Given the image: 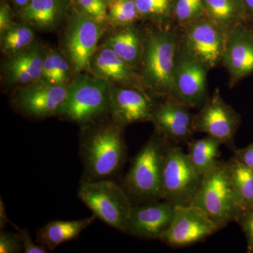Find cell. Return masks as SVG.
I'll list each match as a JSON object with an SVG mask.
<instances>
[{"label": "cell", "mask_w": 253, "mask_h": 253, "mask_svg": "<svg viewBox=\"0 0 253 253\" xmlns=\"http://www.w3.org/2000/svg\"><path fill=\"white\" fill-rule=\"evenodd\" d=\"M122 127L114 121L82 134L79 142L84 167L82 180L111 179L119 172L126 156Z\"/></svg>", "instance_id": "cell-1"}, {"label": "cell", "mask_w": 253, "mask_h": 253, "mask_svg": "<svg viewBox=\"0 0 253 253\" xmlns=\"http://www.w3.org/2000/svg\"><path fill=\"white\" fill-rule=\"evenodd\" d=\"M168 143L156 131L136 155L124 180L129 197L151 201L163 199V168Z\"/></svg>", "instance_id": "cell-2"}, {"label": "cell", "mask_w": 253, "mask_h": 253, "mask_svg": "<svg viewBox=\"0 0 253 253\" xmlns=\"http://www.w3.org/2000/svg\"><path fill=\"white\" fill-rule=\"evenodd\" d=\"M192 204L204 211L220 229L236 221L244 209L233 188L228 161H218L204 174Z\"/></svg>", "instance_id": "cell-3"}, {"label": "cell", "mask_w": 253, "mask_h": 253, "mask_svg": "<svg viewBox=\"0 0 253 253\" xmlns=\"http://www.w3.org/2000/svg\"><path fill=\"white\" fill-rule=\"evenodd\" d=\"M78 196L96 217L126 234L133 206L126 189L111 179L82 180Z\"/></svg>", "instance_id": "cell-4"}, {"label": "cell", "mask_w": 253, "mask_h": 253, "mask_svg": "<svg viewBox=\"0 0 253 253\" xmlns=\"http://www.w3.org/2000/svg\"><path fill=\"white\" fill-rule=\"evenodd\" d=\"M111 89L106 80L82 76L68 86L58 115L80 124L93 122L110 111Z\"/></svg>", "instance_id": "cell-5"}, {"label": "cell", "mask_w": 253, "mask_h": 253, "mask_svg": "<svg viewBox=\"0 0 253 253\" xmlns=\"http://www.w3.org/2000/svg\"><path fill=\"white\" fill-rule=\"evenodd\" d=\"M204 176L180 147L169 141L163 168V199L174 206L194 202Z\"/></svg>", "instance_id": "cell-6"}, {"label": "cell", "mask_w": 253, "mask_h": 253, "mask_svg": "<svg viewBox=\"0 0 253 253\" xmlns=\"http://www.w3.org/2000/svg\"><path fill=\"white\" fill-rule=\"evenodd\" d=\"M176 42L172 35L158 33L149 38L144 55V74L147 84L158 92L174 90Z\"/></svg>", "instance_id": "cell-7"}, {"label": "cell", "mask_w": 253, "mask_h": 253, "mask_svg": "<svg viewBox=\"0 0 253 253\" xmlns=\"http://www.w3.org/2000/svg\"><path fill=\"white\" fill-rule=\"evenodd\" d=\"M219 229L217 224L197 206H176L172 223L160 240L172 247H185L204 241Z\"/></svg>", "instance_id": "cell-8"}, {"label": "cell", "mask_w": 253, "mask_h": 253, "mask_svg": "<svg viewBox=\"0 0 253 253\" xmlns=\"http://www.w3.org/2000/svg\"><path fill=\"white\" fill-rule=\"evenodd\" d=\"M241 116L229 106L217 89L195 116V132L206 133L221 144L233 147Z\"/></svg>", "instance_id": "cell-9"}, {"label": "cell", "mask_w": 253, "mask_h": 253, "mask_svg": "<svg viewBox=\"0 0 253 253\" xmlns=\"http://www.w3.org/2000/svg\"><path fill=\"white\" fill-rule=\"evenodd\" d=\"M68 89L66 84L36 82L18 91L15 104L21 112L32 118L58 115L67 96Z\"/></svg>", "instance_id": "cell-10"}, {"label": "cell", "mask_w": 253, "mask_h": 253, "mask_svg": "<svg viewBox=\"0 0 253 253\" xmlns=\"http://www.w3.org/2000/svg\"><path fill=\"white\" fill-rule=\"evenodd\" d=\"M226 36V32L211 19L193 23L186 32L189 54L206 68L214 67L222 59Z\"/></svg>", "instance_id": "cell-11"}, {"label": "cell", "mask_w": 253, "mask_h": 253, "mask_svg": "<svg viewBox=\"0 0 253 253\" xmlns=\"http://www.w3.org/2000/svg\"><path fill=\"white\" fill-rule=\"evenodd\" d=\"M100 25L83 13L76 14L71 20L66 37V46L76 71L89 68L101 36Z\"/></svg>", "instance_id": "cell-12"}, {"label": "cell", "mask_w": 253, "mask_h": 253, "mask_svg": "<svg viewBox=\"0 0 253 253\" xmlns=\"http://www.w3.org/2000/svg\"><path fill=\"white\" fill-rule=\"evenodd\" d=\"M175 206L168 201L133 206L126 234L142 239L160 240L171 223Z\"/></svg>", "instance_id": "cell-13"}, {"label": "cell", "mask_w": 253, "mask_h": 253, "mask_svg": "<svg viewBox=\"0 0 253 253\" xmlns=\"http://www.w3.org/2000/svg\"><path fill=\"white\" fill-rule=\"evenodd\" d=\"M222 59L232 84L253 74V26L244 23L229 32Z\"/></svg>", "instance_id": "cell-14"}, {"label": "cell", "mask_w": 253, "mask_h": 253, "mask_svg": "<svg viewBox=\"0 0 253 253\" xmlns=\"http://www.w3.org/2000/svg\"><path fill=\"white\" fill-rule=\"evenodd\" d=\"M173 96L154 110L151 121L156 131L172 144L186 142L195 132V117Z\"/></svg>", "instance_id": "cell-15"}, {"label": "cell", "mask_w": 253, "mask_h": 253, "mask_svg": "<svg viewBox=\"0 0 253 253\" xmlns=\"http://www.w3.org/2000/svg\"><path fill=\"white\" fill-rule=\"evenodd\" d=\"M206 67L191 55L176 62L172 96L187 107H196L206 96Z\"/></svg>", "instance_id": "cell-16"}, {"label": "cell", "mask_w": 253, "mask_h": 253, "mask_svg": "<svg viewBox=\"0 0 253 253\" xmlns=\"http://www.w3.org/2000/svg\"><path fill=\"white\" fill-rule=\"evenodd\" d=\"M154 110L151 100L141 91L129 88L111 89L110 111L120 126L151 121Z\"/></svg>", "instance_id": "cell-17"}, {"label": "cell", "mask_w": 253, "mask_h": 253, "mask_svg": "<svg viewBox=\"0 0 253 253\" xmlns=\"http://www.w3.org/2000/svg\"><path fill=\"white\" fill-rule=\"evenodd\" d=\"M44 55L39 47H32L15 54L5 65V73L12 84H29L41 79Z\"/></svg>", "instance_id": "cell-18"}, {"label": "cell", "mask_w": 253, "mask_h": 253, "mask_svg": "<svg viewBox=\"0 0 253 253\" xmlns=\"http://www.w3.org/2000/svg\"><path fill=\"white\" fill-rule=\"evenodd\" d=\"M96 216L78 220H54L41 228L37 232V241L48 251H54L58 246L74 241L94 222Z\"/></svg>", "instance_id": "cell-19"}, {"label": "cell", "mask_w": 253, "mask_h": 253, "mask_svg": "<svg viewBox=\"0 0 253 253\" xmlns=\"http://www.w3.org/2000/svg\"><path fill=\"white\" fill-rule=\"evenodd\" d=\"M89 67L96 77L107 81L128 83L134 75L131 66L107 46L94 52Z\"/></svg>", "instance_id": "cell-20"}, {"label": "cell", "mask_w": 253, "mask_h": 253, "mask_svg": "<svg viewBox=\"0 0 253 253\" xmlns=\"http://www.w3.org/2000/svg\"><path fill=\"white\" fill-rule=\"evenodd\" d=\"M204 2L211 19L226 33L246 22L242 0H204Z\"/></svg>", "instance_id": "cell-21"}, {"label": "cell", "mask_w": 253, "mask_h": 253, "mask_svg": "<svg viewBox=\"0 0 253 253\" xmlns=\"http://www.w3.org/2000/svg\"><path fill=\"white\" fill-rule=\"evenodd\" d=\"M221 144L218 139L209 135L189 143L188 156L196 170L203 176L217 162Z\"/></svg>", "instance_id": "cell-22"}, {"label": "cell", "mask_w": 253, "mask_h": 253, "mask_svg": "<svg viewBox=\"0 0 253 253\" xmlns=\"http://www.w3.org/2000/svg\"><path fill=\"white\" fill-rule=\"evenodd\" d=\"M63 0H31L21 11V17L41 28L55 24L62 12Z\"/></svg>", "instance_id": "cell-23"}, {"label": "cell", "mask_w": 253, "mask_h": 253, "mask_svg": "<svg viewBox=\"0 0 253 253\" xmlns=\"http://www.w3.org/2000/svg\"><path fill=\"white\" fill-rule=\"evenodd\" d=\"M231 182L243 209L253 208V169L233 156L228 161Z\"/></svg>", "instance_id": "cell-24"}, {"label": "cell", "mask_w": 253, "mask_h": 253, "mask_svg": "<svg viewBox=\"0 0 253 253\" xmlns=\"http://www.w3.org/2000/svg\"><path fill=\"white\" fill-rule=\"evenodd\" d=\"M106 46L113 49L126 63L132 67L141 52L139 35L131 28H126L109 38Z\"/></svg>", "instance_id": "cell-25"}, {"label": "cell", "mask_w": 253, "mask_h": 253, "mask_svg": "<svg viewBox=\"0 0 253 253\" xmlns=\"http://www.w3.org/2000/svg\"><path fill=\"white\" fill-rule=\"evenodd\" d=\"M34 40V33L27 26H13L1 36L2 49L8 54H16L24 51Z\"/></svg>", "instance_id": "cell-26"}, {"label": "cell", "mask_w": 253, "mask_h": 253, "mask_svg": "<svg viewBox=\"0 0 253 253\" xmlns=\"http://www.w3.org/2000/svg\"><path fill=\"white\" fill-rule=\"evenodd\" d=\"M68 72V63L61 54L51 51L46 55L42 73V81L51 84H65Z\"/></svg>", "instance_id": "cell-27"}, {"label": "cell", "mask_w": 253, "mask_h": 253, "mask_svg": "<svg viewBox=\"0 0 253 253\" xmlns=\"http://www.w3.org/2000/svg\"><path fill=\"white\" fill-rule=\"evenodd\" d=\"M139 14L134 0H113L109 6V18L116 26L134 22Z\"/></svg>", "instance_id": "cell-28"}, {"label": "cell", "mask_w": 253, "mask_h": 253, "mask_svg": "<svg viewBox=\"0 0 253 253\" xmlns=\"http://www.w3.org/2000/svg\"><path fill=\"white\" fill-rule=\"evenodd\" d=\"M204 9V0H176L174 13L179 21L186 22L199 17Z\"/></svg>", "instance_id": "cell-29"}, {"label": "cell", "mask_w": 253, "mask_h": 253, "mask_svg": "<svg viewBox=\"0 0 253 253\" xmlns=\"http://www.w3.org/2000/svg\"><path fill=\"white\" fill-rule=\"evenodd\" d=\"M83 14L102 24L109 18L107 0H78Z\"/></svg>", "instance_id": "cell-30"}, {"label": "cell", "mask_w": 253, "mask_h": 253, "mask_svg": "<svg viewBox=\"0 0 253 253\" xmlns=\"http://www.w3.org/2000/svg\"><path fill=\"white\" fill-rule=\"evenodd\" d=\"M139 14L144 16H163L168 14L171 0H134Z\"/></svg>", "instance_id": "cell-31"}, {"label": "cell", "mask_w": 253, "mask_h": 253, "mask_svg": "<svg viewBox=\"0 0 253 253\" xmlns=\"http://www.w3.org/2000/svg\"><path fill=\"white\" fill-rule=\"evenodd\" d=\"M247 243V252L253 253V208L245 209L236 219Z\"/></svg>", "instance_id": "cell-32"}, {"label": "cell", "mask_w": 253, "mask_h": 253, "mask_svg": "<svg viewBox=\"0 0 253 253\" xmlns=\"http://www.w3.org/2000/svg\"><path fill=\"white\" fill-rule=\"evenodd\" d=\"M23 247L18 232L1 231L0 233V253H19L23 252Z\"/></svg>", "instance_id": "cell-33"}, {"label": "cell", "mask_w": 253, "mask_h": 253, "mask_svg": "<svg viewBox=\"0 0 253 253\" xmlns=\"http://www.w3.org/2000/svg\"><path fill=\"white\" fill-rule=\"evenodd\" d=\"M16 226V229L18 231L21 237L23 247V252L25 253H46L48 250L42 245H38L32 240L29 232L27 229H20Z\"/></svg>", "instance_id": "cell-34"}, {"label": "cell", "mask_w": 253, "mask_h": 253, "mask_svg": "<svg viewBox=\"0 0 253 253\" xmlns=\"http://www.w3.org/2000/svg\"><path fill=\"white\" fill-rule=\"evenodd\" d=\"M11 23V12L9 6L4 1L1 3L0 6V33L3 36L8 30L12 27Z\"/></svg>", "instance_id": "cell-35"}, {"label": "cell", "mask_w": 253, "mask_h": 253, "mask_svg": "<svg viewBox=\"0 0 253 253\" xmlns=\"http://www.w3.org/2000/svg\"><path fill=\"white\" fill-rule=\"evenodd\" d=\"M234 157L253 169V142L243 149L234 150Z\"/></svg>", "instance_id": "cell-36"}, {"label": "cell", "mask_w": 253, "mask_h": 253, "mask_svg": "<svg viewBox=\"0 0 253 253\" xmlns=\"http://www.w3.org/2000/svg\"><path fill=\"white\" fill-rule=\"evenodd\" d=\"M8 224L15 226L14 224L11 222L9 218L7 217V215H6L4 201L1 198L0 199V228H1V230L4 229Z\"/></svg>", "instance_id": "cell-37"}, {"label": "cell", "mask_w": 253, "mask_h": 253, "mask_svg": "<svg viewBox=\"0 0 253 253\" xmlns=\"http://www.w3.org/2000/svg\"><path fill=\"white\" fill-rule=\"evenodd\" d=\"M246 13V21L253 22V0H242Z\"/></svg>", "instance_id": "cell-38"}, {"label": "cell", "mask_w": 253, "mask_h": 253, "mask_svg": "<svg viewBox=\"0 0 253 253\" xmlns=\"http://www.w3.org/2000/svg\"><path fill=\"white\" fill-rule=\"evenodd\" d=\"M16 4L18 6H21V7H25L31 1V0H13Z\"/></svg>", "instance_id": "cell-39"}]
</instances>
